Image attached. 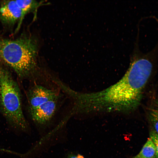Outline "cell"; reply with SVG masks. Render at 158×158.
Returning <instances> with one entry per match:
<instances>
[{"instance_id": "6da1fadb", "label": "cell", "mask_w": 158, "mask_h": 158, "mask_svg": "<svg viewBox=\"0 0 158 158\" xmlns=\"http://www.w3.org/2000/svg\"><path fill=\"white\" fill-rule=\"evenodd\" d=\"M152 68L149 59L134 53L126 74L108 88L96 92L83 93L68 88L66 93L73 100V112H128L135 109L140 103L143 90Z\"/></svg>"}, {"instance_id": "7a4b0ae2", "label": "cell", "mask_w": 158, "mask_h": 158, "mask_svg": "<svg viewBox=\"0 0 158 158\" xmlns=\"http://www.w3.org/2000/svg\"><path fill=\"white\" fill-rule=\"evenodd\" d=\"M38 46L37 40L30 36L14 40L0 38V62L19 76H29L37 68Z\"/></svg>"}, {"instance_id": "3957f363", "label": "cell", "mask_w": 158, "mask_h": 158, "mask_svg": "<svg viewBox=\"0 0 158 158\" xmlns=\"http://www.w3.org/2000/svg\"><path fill=\"white\" fill-rule=\"evenodd\" d=\"M0 111L13 130L23 132L28 130L19 88L9 71L0 62Z\"/></svg>"}, {"instance_id": "277c9868", "label": "cell", "mask_w": 158, "mask_h": 158, "mask_svg": "<svg viewBox=\"0 0 158 158\" xmlns=\"http://www.w3.org/2000/svg\"><path fill=\"white\" fill-rule=\"evenodd\" d=\"M22 13L16 0L2 1L0 4V21L3 25L12 28L18 23L17 30L21 25Z\"/></svg>"}, {"instance_id": "5b68a950", "label": "cell", "mask_w": 158, "mask_h": 158, "mask_svg": "<svg viewBox=\"0 0 158 158\" xmlns=\"http://www.w3.org/2000/svg\"><path fill=\"white\" fill-rule=\"evenodd\" d=\"M55 91L40 85H36L30 89L28 95L29 111L51 100L59 98Z\"/></svg>"}, {"instance_id": "8992f818", "label": "cell", "mask_w": 158, "mask_h": 158, "mask_svg": "<svg viewBox=\"0 0 158 158\" xmlns=\"http://www.w3.org/2000/svg\"><path fill=\"white\" fill-rule=\"evenodd\" d=\"M59 99L48 101L29 111L32 120L35 123L40 125L48 123L55 113Z\"/></svg>"}, {"instance_id": "52a82bcc", "label": "cell", "mask_w": 158, "mask_h": 158, "mask_svg": "<svg viewBox=\"0 0 158 158\" xmlns=\"http://www.w3.org/2000/svg\"><path fill=\"white\" fill-rule=\"evenodd\" d=\"M17 4L21 9L22 16L21 23H22L24 17L28 13L34 12L35 18L38 8L43 4L42 1L38 2L35 0H16Z\"/></svg>"}, {"instance_id": "ba28073f", "label": "cell", "mask_w": 158, "mask_h": 158, "mask_svg": "<svg viewBox=\"0 0 158 158\" xmlns=\"http://www.w3.org/2000/svg\"><path fill=\"white\" fill-rule=\"evenodd\" d=\"M136 158H156L155 145L150 138L145 144Z\"/></svg>"}, {"instance_id": "9c48e42d", "label": "cell", "mask_w": 158, "mask_h": 158, "mask_svg": "<svg viewBox=\"0 0 158 158\" xmlns=\"http://www.w3.org/2000/svg\"><path fill=\"white\" fill-rule=\"evenodd\" d=\"M148 117L154 130L158 134V111L155 109H150L148 111Z\"/></svg>"}, {"instance_id": "30bf717a", "label": "cell", "mask_w": 158, "mask_h": 158, "mask_svg": "<svg viewBox=\"0 0 158 158\" xmlns=\"http://www.w3.org/2000/svg\"><path fill=\"white\" fill-rule=\"evenodd\" d=\"M150 138L153 141L155 147L156 157L158 158V134L154 130L150 132Z\"/></svg>"}, {"instance_id": "8fae6325", "label": "cell", "mask_w": 158, "mask_h": 158, "mask_svg": "<svg viewBox=\"0 0 158 158\" xmlns=\"http://www.w3.org/2000/svg\"><path fill=\"white\" fill-rule=\"evenodd\" d=\"M68 158H85L82 155L80 154L77 155H69Z\"/></svg>"}, {"instance_id": "7c38bea8", "label": "cell", "mask_w": 158, "mask_h": 158, "mask_svg": "<svg viewBox=\"0 0 158 158\" xmlns=\"http://www.w3.org/2000/svg\"><path fill=\"white\" fill-rule=\"evenodd\" d=\"M156 107L155 108L158 111V101H157L156 102Z\"/></svg>"}, {"instance_id": "4fadbf2b", "label": "cell", "mask_w": 158, "mask_h": 158, "mask_svg": "<svg viewBox=\"0 0 158 158\" xmlns=\"http://www.w3.org/2000/svg\"></svg>"}]
</instances>
